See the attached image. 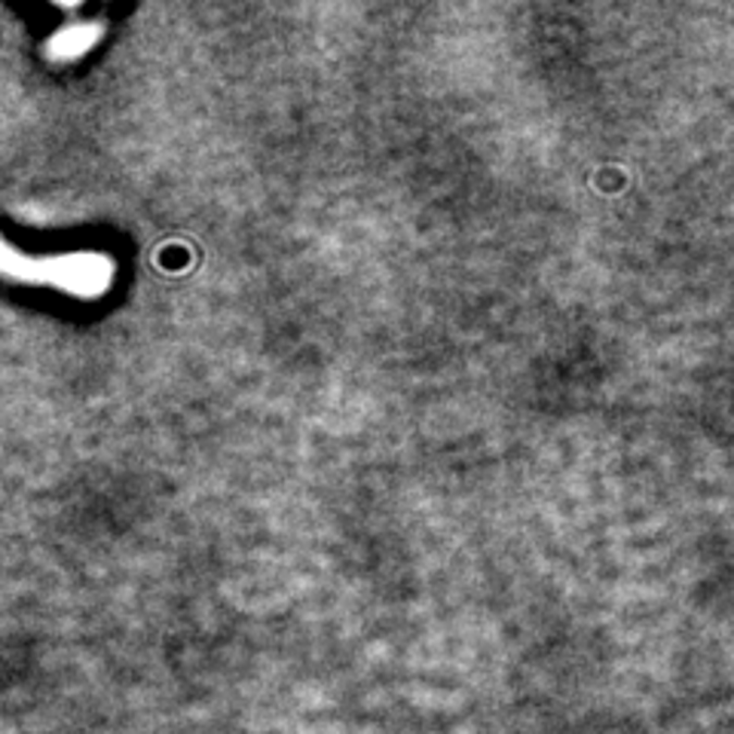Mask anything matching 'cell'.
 Segmentation results:
<instances>
[{"instance_id": "1", "label": "cell", "mask_w": 734, "mask_h": 734, "mask_svg": "<svg viewBox=\"0 0 734 734\" xmlns=\"http://www.w3.org/2000/svg\"><path fill=\"white\" fill-rule=\"evenodd\" d=\"M3 270L7 276L22 278V282H49L55 288L83 294V297L101 294L111 282V263L98 254H65V258L34 261V258L16 254L13 245L3 248Z\"/></svg>"}, {"instance_id": "2", "label": "cell", "mask_w": 734, "mask_h": 734, "mask_svg": "<svg viewBox=\"0 0 734 734\" xmlns=\"http://www.w3.org/2000/svg\"><path fill=\"white\" fill-rule=\"evenodd\" d=\"M98 37V28L92 22H83V25H71L65 32L55 34V40L49 43V55L52 59H74L80 55L83 49H89V43Z\"/></svg>"}]
</instances>
